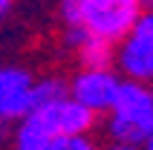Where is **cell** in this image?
Here are the masks:
<instances>
[{"label": "cell", "mask_w": 153, "mask_h": 150, "mask_svg": "<svg viewBox=\"0 0 153 150\" xmlns=\"http://www.w3.org/2000/svg\"><path fill=\"white\" fill-rule=\"evenodd\" d=\"M104 133L110 142H147L153 133V84L124 78L113 110L104 116Z\"/></svg>", "instance_id": "cell-1"}, {"label": "cell", "mask_w": 153, "mask_h": 150, "mask_svg": "<svg viewBox=\"0 0 153 150\" xmlns=\"http://www.w3.org/2000/svg\"><path fill=\"white\" fill-rule=\"evenodd\" d=\"M142 12V0H78L75 23L87 26L95 38L119 43L133 32Z\"/></svg>", "instance_id": "cell-2"}, {"label": "cell", "mask_w": 153, "mask_h": 150, "mask_svg": "<svg viewBox=\"0 0 153 150\" xmlns=\"http://www.w3.org/2000/svg\"><path fill=\"white\" fill-rule=\"evenodd\" d=\"M116 69L127 81L153 84V9H145L133 32L116 43Z\"/></svg>", "instance_id": "cell-3"}, {"label": "cell", "mask_w": 153, "mask_h": 150, "mask_svg": "<svg viewBox=\"0 0 153 150\" xmlns=\"http://www.w3.org/2000/svg\"><path fill=\"white\" fill-rule=\"evenodd\" d=\"M121 84H124V78L116 67H107V69L78 67V72L69 78V95L81 101L84 107H90L93 113L107 116L121 92Z\"/></svg>", "instance_id": "cell-4"}, {"label": "cell", "mask_w": 153, "mask_h": 150, "mask_svg": "<svg viewBox=\"0 0 153 150\" xmlns=\"http://www.w3.org/2000/svg\"><path fill=\"white\" fill-rule=\"evenodd\" d=\"M38 78L23 64H6L0 69V121L3 127L26 118L35 110Z\"/></svg>", "instance_id": "cell-5"}, {"label": "cell", "mask_w": 153, "mask_h": 150, "mask_svg": "<svg viewBox=\"0 0 153 150\" xmlns=\"http://www.w3.org/2000/svg\"><path fill=\"white\" fill-rule=\"evenodd\" d=\"M32 116L55 139H61V136H78V133H93V127L98 124V113L84 107L72 95L58 98V101H52V104H43V107H35Z\"/></svg>", "instance_id": "cell-6"}, {"label": "cell", "mask_w": 153, "mask_h": 150, "mask_svg": "<svg viewBox=\"0 0 153 150\" xmlns=\"http://www.w3.org/2000/svg\"><path fill=\"white\" fill-rule=\"evenodd\" d=\"M52 144H55V136L32 113L26 118H20V121H15L12 136H9V147L12 150H52Z\"/></svg>", "instance_id": "cell-7"}, {"label": "cell", "mask_w": 153, "mask_h": 150, "mask_svg": "<svg viewBox=\"0 0 153 150\" xmlns=\"http://www.w3.org/2000/svg\"><path fill=\"white\" fill-rule=\"evenodd\" d=\"M75 61H78V67H87V69L116 67V43L93 35V38H90V41L75 52Z\"/></svg>", "instance_id": "cell-8"}, {"label": "cell", "mask_w": 153, "mask_h": 150, "mask_svg": "<svg viewBox=\"0 0 153 150\" xmlns=\"http://www.w3.org/2000/svg\"><path fill=\"white\" fill-rule=\"evenodd\" d=\"M69 95V78L58 72L41 75L38 78V90H35V107H43V104H52L58 98H67Z\"/></svg>", "instance_id": "cell-9"}, {"label": "cell", "mask_w": 153, "mask_h": 150, "mask_svg": "<svg viewBox=\"0 0 153 150\" xmlns=\"http://www.w3.org/2000/svg\"><path fill=\"white\" fill-rule=\"evenodd\" d=\"M52 150H101V147L93 139V133H78V136H61V139H55Z\"/></svg>", "instance_id": "cell-10"}, {"label": "cell", "mask_w": 153, "mask_h": 150, "mask_svg": "<svg viewBox=\"0 0 153 150\" xmlns=\"http://www.w3.org/2000/svg\"><path fill=\"white\" fill-rule=\"evenodd\" d=\"M104 150H145L142 144H130V142H110Z\"/></svg>", "instance_id": "cell-11"}, {"label": "cell", "mask_w": 153, "mask_h": 150, "mask_svg": "<svg viewBox=\"0 0 153 150\" xmlns=\"http://www.w3.org/2000/svg\"><path fill=\"white\" fill-rule=\"evenodd\" d=\"M12 9H15V0H0V15L3 17L12 15Z\"/></svg>", "instance_id": "cell-12"}, {"label": "cell", "mask_w": 153, "mask_h": 150, "mask_svg": "<svg viewBox=\"0 0 153 150\" xmlns=\"http://www.w3.org/2000/svg\"><path fill=\"white\" fill-rule=\"evenodd\" d=\"M142 147H145V150H153V133H150V136H147V142H145V144H142Z\"/></svg>", "instance_id": "cell-13"}, {"label": "cell", "mask_w": 153, "mask_h": 150, "mask_svg": "<svg viewBox=\"0 0 153 150\" xmlns=\"http://www.w3.org/2000/svg\"><path fill=\"white\" fill-rule=\"evenodd\" d=\"M142 6H145V9H153V0H142Z\"/></svg>", "instance_id": "cell-14"}]
</instances>
